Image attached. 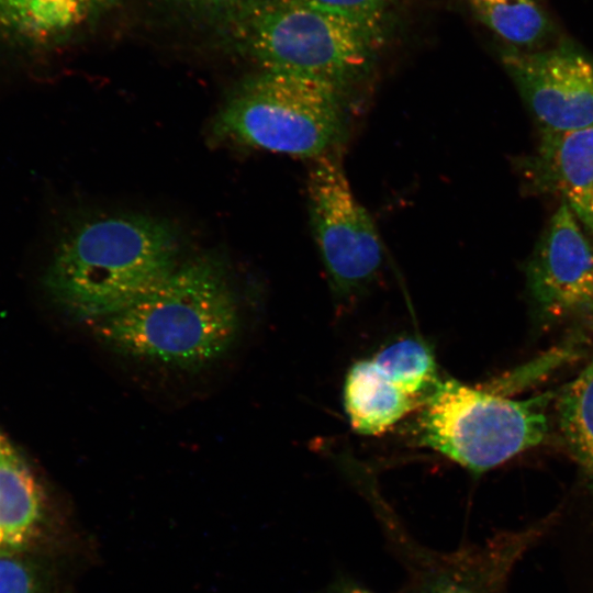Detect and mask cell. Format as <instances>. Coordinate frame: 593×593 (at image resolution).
Masks as SVG:
<instances>
[{
	"label": "cell",
	"instance_id": "cell-20",
	"mask_svg": "<svg viewBox=\"0 0 593 593\" xmlns=\"http://www.w3.org/2000/svg\"><path fill=\"white\" fill-rule=\"evenodd\" d=\"M320 593H376L350 575L338 573Z\"/></svg>",
	"mask_w": 593,
	"mask_h": 593
},
{
	"label": "cell",
	"instance_id": "cell-18",
	"mask_svg": "<svg viewBox=\"0 0 593 593\" xmlns=\"http://www.w3.org/2000/svg\"><path fill=\"white\" fill-rule=\"evenodd\" d=\"M0 593H36L32 570L11 556L0 557Z\"/></svg>",
	"mask_w": 593,
	"mask_h": 593
},
{
	"label": "cell",
	"instance_id": "cell-14",
	"mask_svg": "<svg viewBox=\"0 0 593 593\" xmlns=\"http://www.w3.org/2000/svg\"><path fill=\"white\" fill-rule=\"evenodd\" d=\"M559 430L593 496V360L559 392ZM593 537V523L588 527Z\"/></svg>",
	"mask_w": 593,
	"mask_h": 593
},
{
	"label": "cell",
	"instance_id": "cell-10",
	"mask_svg": "<svg viewBox=\"0 0 593 593\" xmlns=\"http://www.w3.org/2000/svg\"><path fill=\"white\" fill-rule=\"evenodd\" d=\"M516 167L525 190L558 197L593 240V124L539 132L536 147Z\"/></svg>",
	"mask_w": 593,
	"mask_h": 593
},
{
	"label": "cell",
	"instance_id": "cell-2",
	"mask_svg": "<svg viewBox=\"0 0 593 593\" xmlns=\"http://www.w3.org/2000/svg\"><path fill=\"white\" fill-rule=\"evenodd\" d=\"M240 323L224 262L205 254L180 264L145 296L91 327L101 345L118 355L198 370L228 353Z\"/></svg>",
	"mask_w": 593,
	"mask_h": 593
},
{
	"label": "cell",
	"instance_id": "cell-19",
	"mask_svg": "<svg viewBox=\"0 0 593 593\" xmlns=\"http://www.w3.org/2000/svg\"><path fill=\"white\" fill-rule=\"evenodd\" d=\"M187 9L225 20L256 0H178Z\"/></svg>",
	"mask_w": 593,
	"mask_h": 593
},
{
	"label": "cell",
	"instance_id": "cell-21",
	"mask_svg": "<svg viewBox=\"0 0 593 593\" xmlns=\"http://www.w3.org/2000/svg\"><path fill=\"white\" fill-rule=\"evenodd\" d=\"M85 16L97 15L103 11L111 9L121 0H79Z\"/></svg>",
	"mask_w": 593,
	"mask_h": 593
},
{
	"label": "cell",
	"instance_id": "cell-22",
	"mask_svg": "<svg viewBox=\"0 0 593 593\" xmlns=\"http://www.w3.org/2000/svg\"><path fill=\"white\" fill-rule=\"evenodd\" d=\"M15 455L10 445L0 435V459Z\"/></svg>",
	"mask_w": 593,
	"mask_h": 593
},
{
	"label": "cell",
	"instance_id": "cell-11",
	"mask_svg": "<svg viewBox=\"0 0 593 593\" xmlns=\"http://www.w3.org/2000/svg\"><path fill=\"white\" fill-rule=\"evenodd\" d=\"M343 399L351 428L365 436L385 433L409 413L423 406L400 389L372 358L350 366Z\"/></svg>",
	"mask_w": 593,
	"mask_h": 593
},
{
	"label": "cell",
	"instance_id": "cell-7",
	"mask_svg": "<svg viewBox=\"0 0 593 593\" xmlns=\"http://www.w3.org/2000/svg\"><path fill=\"white\" fill-rule=\"evenodd\" d=\"M307 179L311 227L332 294L347 305L377 279L383 246L376 224L354 195L336 153L313 160Z\"/></svg>",
	"mask_w": 593,
	"mask_h": 593
},
{
	"label": "cell",
	"instance_id": "cell-1",
	"mask_svg": "<svg viewBox=\"0 0 593 593\" xmlns=\"http://www.w3.org/2000/svg\"><path fill=\"white\" fill-rule=\"evenodd\" d=\"M168 221L144 213L79 215L57 236L45 275L55 301L93 324L132 305L180 265Z\"/></svg>",
	"mask_w": 593,
	"mask_h": 593
},
{
	"label": "cell",
	"instance_id": "cell-17",
	"mask_svg": "<svg viewBox=\"0 0 593 593\" xmlns=\"http://www.w3.org/2000/svg\"><path fill=\"white\" fill-rule=\"evenodd\" d=\"M303 2L344 16L389 22L390 13L400 0H302Z\"/></svg>",
	"mask_w": 593,
	"mask_h": 593
},
{
	"label": "cell",
	"instance_id": "cell-4",
	"mask_svg": "<svg viewBox=\"0 0 593 593\" xmlns=\"http://www.w3.org/2000/svg\"><path fill=\"white\" fill-rule=\"evenodd\" d=\"M344 90L262 70L236 86L213 123L216 137L300 158L336 152L346 128Z\"/></svg>",
	"mask_w": 593,
	"mask_h": 593
},
{
	"label": "cell",
	"instance_id": "cell-3",
	"mask_svg": "<svg viewBox=\"0 0 593 593\" xmlns=\"http://www.w3.org/2000/svg\"><path fill=\"white\" fill-rule=\"evenodd\" d=\"M224 21L236 47L262 70L322 80L345 92L370 70L389 23L302 0H256Z\"/></svg>",
	"mask_w": 593,
	"mask_h": 593
},
{
	"label": "cell",
	"instance_id": "cell-8",
	"mask_svg": "<svg viewBox=\"0 0 593 593\" xmlns=\"http://www.w3.org/2000/svg\"><path fill=\"white\" fill-rule=\"evenodd\" d=\"M525 276L540 321L593 331V240L564 202L537 242Z\"/></svg>",
	"mask_w": 593,
	"mask_h": 593
},
{
	"label": "cell",
	"instance_id": "cell-12",
	"mask_svg": "<svg viewBox=\"0 0 593 593\" xmlns=\"http://www.w3.org/2000/svg\"><path fill=\"white\" fill-rule=\"evenodd\" d=\"M85 18L79 0H0V46L19 51L51 46Z\"/></svg>",
	"mask_w": 593,
	"mask_h": 593
},
{
	"label": "cell",
	"instance_id": "cell-15",
	"mask_svg": "<svg viewBox=\"0 0 593 593\" xmlns=\"http://www.w3.org/2000/svg\"><path fill=\"white\" fill-rule=\"evenodd\" d=\"M474 15L521 51H537L549 38L551 23L535 0H469Z\"/></svg>",
	"mask_w": 593,
	"mask_h": 593
},
{
	"label": "cell",
	"instance_id": "cell-9",
	"mask_svg": "<svg viewBox=\"0 0 593 593\" xmlns=\"http://www.w3.org/2000/svg\"><path fill=\"white\" fill-rule=\"evenodd\" d=\"M503 66L539 132L593 124V58L563 42L537 51L504 49Z\"/></svg>",
	"mask_w": 593,
	"mask_h": 593
},
{
	"label": "cell",
	"instance_id": "cell-16",
	"mask_svg": "<svg viewBox=\"0 0 593 593\" xmlns=\"http://www.w3.org/2000/svg\"><path fill=\"white\" fill-rule=\"evenodd\" d=\"M372 359L400 389L423 405L441 379L432 347L419 338L395 340Z\"/></svg>",
	"mask_w": 593,
	"mask_h": 593
},
{
	"label": "cell",
	"instance_id": "cell-5",
	"mask_svg": "<svg viewBox=\"0 0 593 593\" xmlns=\"http://www.w3.org/2000/svg\"><path fill=\"white\" fill-rule=\"evenodd\" d=\"M547 400H511L441 378L419 409L416 443L478 477L545 439Z\"/></svg>",
	"mask_w": 593,
	"mask_h": 593
},
{
	"label": "cell",
	"instance_id": "cell-13",
	"mask_svg": "<svg viewBox=\"0 0 593 593\" xmlns=\"http://www.w3.org/2000/svg\"><path fill=\"white\" fill-rule=\"evenodd\" d=\"M40 489L15 455L0 459V557L11 556L38 530Z\"/></svg>",
	"mask_w": 593,
	"mask_h": 593
},
{
	"label": "cell",
	"instance_id": "cell-6",
	"mask_svg": "<svg viewBox=\"0 0 593 593\" xmlns=\"http://www.w3.org/2000/svg\"><path fill=\"white\" fill-rule=\"evenodd\" d=\"M372 508L405 571L399 593H508L516 564L555 525L549 514L521 528L497 532L483 542L439 551L418 542L384 500Z\"/></svg>",
	"mask_w": 593,
	"mask_h": 593
}]
</instances>
